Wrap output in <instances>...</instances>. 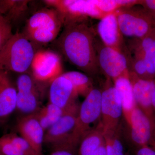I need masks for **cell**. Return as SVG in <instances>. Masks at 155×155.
I'll return each mask as SVG.
<instances>
[{
	"mask_svg": "<svg viewBox=\"0 0 155 155\" xmlns=\"http://www.w3.org/2000/svg\"><path fill=\"white\" fill-rule=\"evenodd\" d=\"M94 32L86 23L69 20L60 37L56 46L68 61L88 75L96 74L99 67Z\"/></svg>",
	"mask_w": 155,
	"mask_h": 155,
	"instance_id": "1",
	"label": "cell"
},
{
	"mask_svg": "<svg viewBox=\"0 0 155 155\" xmlns=\"http://www.w3.org/2000/svg\"><path fill=\"white\" fill-rule=\"evenodd\" d=\"M35 53L32 42L16 32L0 50V71L24 73L31 67Z\"/></svg>",
	"mask_w": 155,
	"mask_h": 155,
	"instance_id": "2",
	"label": "cell"
},
{
	"mask_svg": "<svg viewBox=\"0 0 155 155\" xmlns=\"http://www.w3.org/2000/svg\"><path fill=\"white\" fill-rule=\"evenodd\" d=\"M64 23L63 16L57 9H45L31 17L22 33L31 42L48 43L55 39Z\"/></svg>",
	"mask_w": 155,
	"mask_h": 155,
	"instance_id": "3",
	"label": "cell"
},
{
	"mask_svg": "<svg viewBox=\"0 0 155 155\" xmlns=\"http://www.w3.org/2000/svg\"><path fill=\"white\" fill-rule=\"evenodd\" d=\"M102 91L93 88L80 104L74 130L67 143L78 148L81 140L94 125L101 115Z\"/></svg>",
	"mask_w": 155,
	"mask_h": 155,
	"instance_id": "4",
	"label": "cell"
},
{
	"mask_svg": "<svg viewBox=\"0 0 155 155\" xmlns=\"http://www.w3.org/2000/svg\"><path fill=\"white\" fill-rule=\"evenodd\" d=\"M122 36L141 39L155 29V22L142 7L125 8L116 13Z\"/></svg>",
	"mask_w": 155,
	"mask_h": 155,
	"instance_id": "5",
	"label": "cell"
},
{
	"mask_svg": "<svg viewBox=\"0 0 155 155\" xmlns=\"http://www.w3.org/2000/svg\"><path fill=\"white\" fill-rule=\"evenodd\" d=\"M40 83L24 73L17 78L16 110L22 116L35 114L43 107L44 95Z\"/></svg>",
	"mask_w": 155,
	"mask_h": 155,
	"instance_id": "6",
	"label": "cell"
},
{
	"mask_svg": "<svg viewBox=\"0 0 155 155\" xmlns=\"http://www.w3.org/2000/svg\"><path fill=\"white\" fill-rule=\"evenodd\" d=\"M80 104L77 101L64 110L63 115L45 133L44 144L52 150L65 144L75 127Z\"/></svg>",
	"mask_w": 155,
	"mask_h": 155,
	"instance_id": "7",
	"label": "cell"
},
{
	"mask_svg": "<svg viewBox=\"0 0 155 155\" xmlns=\"http://www.w3.org/2000/svg\"><path fill=\"white\" fill-rule=\"evenodd\" d=\"M95 46L99 67L108 77L115 80L128 73L127 60L121 51L100 44L96 39Z\"/></svg>",
	"mask_w": 155,
	"mask_h": 155,
	"instance_id": "8",
	"label": "cell"
},
{
	"mask_svg": "<svg viewBox=\"0 0 155 155\" xmlns=\"http://www.w3.org/2000/svg\"><path fill=\"white\" fill-rule=\"evenodd\" d=\"M130 127L131 141L137 147H155V123L136 106L127 123Z\"/></svg>",
	"mask_w": 155,
	"mask_h": 155,
	"instance_id": "9",
	"label": "cell"
},
{
	"mask_svg": "<svg viewBox=\"0 0 155 155\" xmlns=\"http://www.w3.org/2000/svg\"><path fill=\"white\" fill-rule=\"evenodd\" d=\"M122 115V103L119 93L114 85L107 87L102 91L101 123L103 131L118 128Z\"/></svg>",
	"mask_w": 155,
	"mask_h": 155,
	"instance_id": "10",
	"label": "cell"
},
{
	"mask_svg": "<svg viewBox=\"0 0 155 155\" xmlns=\"http://www.w3.org/2000/svg\"><path fill=\"white\" fill-rule=\"evenodd\" d=\"M31 67L34 78L41 83H51L62 74L61 58L58 54L51 51L35 53Z\"/></svg>",
	"mask_w": 155,
	"mask_h": 155,
	"instance_id": "11",
	"label": "cell"
},
{
	"mask_svg": "<svg viewBox=\"0 0 155 155\" xmlns=\"http://www.w3.org/2000/svg\"><path fill=\"white\" fill-rule=\"evenodd\" d=\"M130 79L133 87L136 105L155 123L152 105L153 97L155 91V80L142 79L134 73L132 79Z\"/></svg>",
	"mask_w": 155,
	"mask_h": 155,
	"instance_id": "12",
	"label": "cell"
},
{
	"mask_svg": "<svg viewBox=\"0 0 155 155\" xmlns=\"http://www.w3.org/2000/svg\"><path fill=\"white\" fill-rule=\"evenodd\" d=\"M17 128L20 136L28 141L40 155H43V145L45 132L36 114L20 117L17 120Z\"/></svg>",
	"mask_w": 155,
	"mask_h": 155,
	"instance_id": "13",
	"label": "cell"
},
{
	"mask_svg": "<svg viewBox=\"0 0 155 155\" xmlns=\"http://www.w3.org/2000/svg\"><path fill=\"white\" fill-rule=\"evenodd\" d=\"M49 96L50 103L64 110L77 101L78 95L70 81L61 75L51 82Z\"/></svg>",
	"mask_w": 155,
	"mask_h": 155,
	"instance_id": "14",
	"label": "cell"
},
{
	"mask_svg": "<svg viewBox=\"0 0 155 155\" xmlns=\"http://www.w3.org/2000/svg\"><path fill=\"white\" fill-rule=\"evenodd\" d=\"M47 2L54 6L63 18L67 15L89 16L98 17L104 14L97 7L95 1H48Z\"/></svg>",
	"mask_w": 155,
	"mask_h": 155,
	"instance_id": "15",
	"label": "cell"
},
{
	"mask_svg": "<svg viewBox=\"0 0 155 155\" xmlns=\"http://www.w3.org/2000/svg\"><path fill=\"white\" fill-rule=\"evenodd\" d=\"M17 93L8 71H0V122L5 120L16 110Z\"/></svg>",
	"mask_w": 155,
	"mask_h": 155,
	"instance_id": "16",
	"label": "cell"
},
{
	"mask_svg": "<svg viewBox=\"0 0 155 155\" xmlns=\"http://www.w3.org/2000/svg\"><path fill=\"white\" fill-rule=\"evenodd\" d=\"M97 30L104 44L120 51L122 35L116 14H108L103 17L98 24Z\"/></svg>",
	"mask_w": 155,
	"mask_h": 155,
	"instance_id": "17",
	"label": "cell"
},
{
	"mask_svg": "<svg viewBox=\"0 0 155 155\" xmlns=\"http://www.w3.org/2000/svg\"><path fill=\"white\" fill-rule=\"evenodd\" d=\"M77 155H107L101 125L83 136L78 146Z\"/></svg>",
	"mask_w": 155,
	"mask_h": 155,
	"instance_id": "18",
	"label": "cell"
},
{
	"mask_svg": "<svg viewBox=\"0 0 155 155\" xmlns=\"http://www.w3.org/2000/svg\"><path fill=\"white\" fill-rule=\"evenodd\" d=\"M114 86L118 91L122 101L123 116L127 124L130 115L136 105L134 100L133 87L128 73L122 75L114 80Z\"/></svg>",
	"mask_w": 155,
	"mask_h": 155,
	"instance_id": "19",
	"label": "cell"
},
{
	"mask_svg": "<svg viewBox=\"0 0 155 155\" xmlns=\"http://www.w3.org/2000/svg\"><path fill=\"white\" fill-rule=\"evenodd\" d=\"M64 110L49 102L35 114L45 132L58 122L64 114Z\"/></svg>",
	"mask_w": 155,
	"mask_h": 155,
	"instance_id": "20",
	"label": "cell"
},
{
	"mask_svg": "<svg viewBox=\"0 0 155 155\" xmlns=\"http://www.w3.org/2000/svg\"><path fill=\"white\" fill-rule=\"evenodd\" d=\"M62 75L70 81L78 96L85 97L93 89L91 79L82 72L70 71L62 73Z\"/></svg>",
	"mask_w": 155,
	"mask_h": 155,
	"instance_id": "21",
	"label": "cell"
},
{
	"mask_svg": "<svg viewBox=\"0 0 155 155\" xmlns=\"http://www.w3.org/2000/svg\"><path fill=\"white\" fill-rule=\"evenodd\" d=\"M120 126L115 130L103 131L107 155H125L119 135Z\"/></svg>",
	"mask_w": 155,
	"mask_h": 155,
	"instance_id": "22",
	"label": "cell"
},
{
	"mask_svg": "<svg viewBox=\"0 0 155 155\" xmlns=\"http://www.w3.org/2000/svg\"><path fill=\"white\" fill-rule=\"evenodd\" d=\"M8 138L25 155H41L28 141L17 134H5Z\"/></svg>",
	"mask_w": 155,
	"mask_h": 155,
	"instance_id": "23",
	"label": "cell"
},
{
	"mask_svg": "<svg viewBox=\"0 0 155 155\" xmlns=\"http://www.w3.org/2000/svg\"><path fill=\"white\" fill-rule=\"evenodd\" d=\"M14 34L10 21L0 12V50Z\"/></svg>",
	"mask_w": 155,
	"mask_h": 155,
	"instance_id": "24",
	"label": "cell"
},
{
	"mask_svg": "<svg viewBox=\"0 0 155 155\" xmlns=\"http://www.w3.org/2000/svg\"><path fill=\"white\" fill-rule=\"evenodd\" d=\"M0 153L4 155H25L5 134L0 137Z\"/></svg>",
	"mask_w": 155,
	"mask_h": 155,
	"instance_id": "25",
	"label": "cell"
},
{
	"mask_svg": "<svg viewBox=\"0 0 155 155\" xmlns=\"http://www.w3.org/2000/svg\"><path fill=\"white\" fill-rule=\"evenodd\" d=\"M133 69L134 74L137 77L142 79L149 80L145 62L143 58L137 57L133 64Z\"/></svg>",
	"mask_w": 155,
	"mask_h": 155,
	"instance_id": "26",
	"label": "cell"
},
{
	"mask_svg": "<svg viewBox=\"0 0 155 155\" xmlns=\"http://www.w3.org/2000/svg\"><path fill=\"white\" fill-rule=\"evenodd\" d=\"M97 7L104 15L114 11L118 7H121L119 1H95Z\"/></svg>",
	"mask_w": 155,
	"mask_h": 155,
	"instance_id": "27",
	"label": "cell"
},
{
	"mask_svg": "<svg viewBox=\"0 0 155 155\" xmlns=\"http://www.w3.org/2000/svg\"><path fill=\"white\" fill-rule=\"evenodd\" d=\"M78 149L71 147H62L52 150L50 155H77Z\"/></svg>",
	"mask_w": 155,
	"mask_h": 155,
	"instance_id": "28",
	"label": "cell"
},
{
	"mask_svg": "<svg viewBox=\"0 0 155 155\" xmlns=\"http://www.w3.org/2000/svg\"><path fill=\"white\" fill-rule=\"evenodd\" d=\"M139 5L148 13L155 22V0L140 1Z\"/></svg>",
	"mask_w": 155,
	"mask_h": 155,
	"instance_id": "29",
	"label": "cell"
},
{
	"mask_svg": "<svg viewBox=\"0 0 155 155\" xmlns=\"http://www.w3.org/2000/svg\"><path fill=\"white\" fill-rule=\"evenodd\" d=\"M136 155H155V147L145 146L138 148Z\"/></svg>",
	"mask_w": 155,
	"mask_h": 155,
	"instance_id": "30",
	"label": "cell"
},
{
	"mask_svg": "<svg viewBox=\"0 0 155 155\" xmlns=\"http://www.w3.org/2000/svg\"><path fill=\"white\" fill-rule=\"evenodd\" d=\"M152 105L153 110L154 114L155 116V91L153 97Z\"/></svg>",
	"mask_w": 155,
	"mask_h": 155,
	"instance_id": "31",
	"label": "cell"
},
{
	"mask_svg": "<svg viewBox=\"0 0 155 155\" xmlns=\"http://www.w3.org/2000/svg\"><path fill=\"white\" fill-rule=\"evenodd\" d=\"M0 155H4L2 154V153H0Z\"/></svg>",
	"mask_w": 155,
	"mask_h": 155,
	"instance_id": "32",
	"label": "cell"
},
{
	"mask_svg": "<svg viewBox=\"0 0 155 155\" xmlns=\"http://www.w3.org/2000/svg\"></svg>",
	"mask_w": 155,
	"mask_h": 155,
	"instance_id": "33",
	"label": "cell"
}]
</instances>
